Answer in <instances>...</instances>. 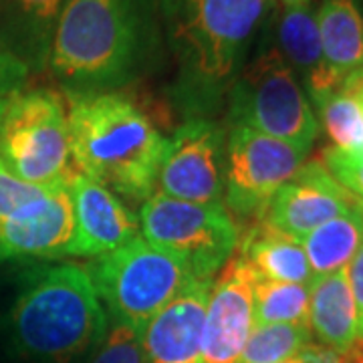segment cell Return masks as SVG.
Listing matches in <instances>:
<instances>
[{"mask_svg": "<svg viewBox=\"0 0 363 363\" xmlns=\"http://www.w3.org/2000/svg\"><path fill=\"white\" fill-rule=\"evenodd\" d=\"M269 9L271 0H160L176 65L169 97L188 119L208 117L226 101Z\"/></svg>", "mask_w": 363, "mask_h": 363, "instance_id": "cell-2", "label": "cell"}, {"mask_svg": "<svg viewBox=\"0 0 363 363\" xmlns=\"http://www.w3.org/2000/svg\"><path fill=\"white\" fill-rule=\"evenodd\" d=\"M30 71L14 55L0 47V99L23 91Z\"/></svg>", "mask_w": 363, "mask_h": 363, "instance_id": "cell-28", "label": "cell"}, {"mask_svg": "<svg viewBox=\"0 0 363 363\" xmlns=\"http://www.w3.org/2000/svg\"><path fill=\"white\" fill-rule=\"evenodd\" d=\"M164 47L160 0H65L47 69L65 95L109 93L152 73Z\"/></svg>", "mask_w": 363, "mask_h": 363, "instance_id": "cell-1", "label": "cell"}, {"mask_svg": "<svg viewBox=\"0 0 363 363\" xmlns=\"http://www.w3.org/2000/svg\"><path fill=\"white\" fill-rule=\"evenodd\" d=\"M309 323V285L259 279L255 285V325Z\"/></svg>", "mask_w": 363, "mask_h": 363, "instance_id": "cell-24", "label": "cell"}, {"mask_svg": "<svg viewBox=\"0 0 363 363\" xmlns=\"http://www.w3.org/2000/svg\"><path fill=\"white\" fill-rule=\"evenodd\" d=\"M343 85H345V87H351V89L355 91V95H357V101H359V107H362V117H363V75L351 79V81L343 83ZM343 85H341V87H343Z\"/></svg>", "mask_w": 363, "mask_h": 363, "instance_id": "cell-30", "label": "cell"}, {"mask_svg": "<svg viewBox=\"0 0 363 363\" xmlns=\"http://www.w3.org/2000/svg\"><path fill=\"white\" fill-rule=\"evenodd\" d=\"M257 281V272L236 250L210 289L200 363H240L255 327Z\"/></svg>", "mask_w": 363, "mask_h": 363, "instance_id": "cell-11", "label": "cell"}, {"mask_svg": "<svg viewBox=\"0 0 363 363\" xmlns=\"http://www.w3.org/2000/svg\"><path fill=\"white\" fill-rule=\"evenodd\" d=\"M65 0H0V47L30 73L49 67L52 35Z\"/></svg>", "mask_w": 363, "mask_h": 363, "instance_id": "cell-17", "label": "cell"}, {"mask_svg": "<svg viewBox=\"0 0 363 363\" xmlns=\"http://www.w3.org/2000/svg\"><path fill=\"white\" fill-rule=\"evenodd\" d=\"M236 250L257 272V277L264 281L311 285L315 279L307 255L297 238L274 230L262 220L252 222Z\"/></svg>", "mask_w": 363, "mask_h": 363, "instance_id": "cell-20", "label": "cell"}, {"mask_svg": "<svg viewBox=\"0 0 363 363\" xmlns=\"http://www.w3.org/2000/svg\"><path fill=\"white\" fill-rule=\"evenodd\" d=\"M315 14L325 63L339 85L363 75V14L357 0H321Z\"/></svg>", "mask_w": 363, "mask_h": 363, "instance_id": "cell-19", "label": "cell"}, {"mask_svg": "<svg viewBox=\"0 0 363 363\" xmlns=\"http://www.w3.org/2000/svg\"><path fill=\"white\" fill-rule=\"evenodd\" d=\"M69 192L75 212V234L67 257L95 259L138 236L140 220L104 184L77 169L69 182Z\"/></svg>", "mask_w": 363, "mask_h": 363, "instance_id": "cell-13", "label": "cell"}, {"mask_svg": "<svg viewBox=\"0 0 363 363\" xmlns=\"http://www.w3.org/2000/svg\"><path fill=\"white\" fill-rule=\"evenodd\" d=\"M281 363H303L298 357H293V359H289V362H281Z\"/></svg>", "mask_w": 363, "mask_h": 363, "instance_id": "cell-34", "label": "cell"}, {"mask_svg": "<svg viewBox=\"0 0 363 363\" xmlns=\"http://www.w3.org/2000/svg\"><path fill=\"white\" fill-rule=\"evenodd\" d=\"M226 125L250 130L311 152L319 121L297 75L277 47H262L228 91Z\"/></svg>", "mask_w": 363, "mask_h": 363, "instance_id": "cell-6", "label": "cell"}, {"mask_svg": "<svg viewBox=\"0 0 363 363\" xmlns=\"http://www.w3.org/2000/svg\"><path fill=\"white\" fill-rule=\"evenodd\" d=\"M309 327L319 343L337 351L357 345V311L347 267L315 277L309 285Z\"/></svg>", "mask_w": 363, "mask_h": 363, "instance_id": "cell-18", "label": "cell"}, {"mask_svg": "<svg viewBox=\"0 0 363 363\" xmlns=\"http://www.w3.org/2000/svg\"><path fill=\"white\" fill-rule=\"evenodd\" d=\"M353 202H355V206L359 208V210L363 212V200H362V198H355V196H353Z\"/></svg>", "mask_w": 363, "mask_h": 363, "instance_id": "cell-32", "label": "cell"}, {"mask_svg": "<svg viewBox=\"0 0 363 363\" xmlns=\"http://www.w3.org/2000/svg\"><path fill=\"white\" fill-rule=\"evenodd\" d=\"M85 363H145L143 329L109 317L101 343Z\"/></svg>", "mask_w": 363, "mask_h": 363, "instance_id": "cell-25", "label": "cell"}, {"mask_svg": "<svg viewBox=\"0 0 363 363\" xmlns=\"http://www.w3.org/2000/svg\"><path fill=\"white\" fill-rule=\"evenodd\" d=\"M226 128L210 117L186 119L166 138L156 192L176 200L218 204L224 196Z\"/></svg>", "mask_w": 363, "mask_h": 363, "instance_id": "cell-10", "label": "cell"}, {"mask_svg": "<svg viewBox=\"0 0 363 363\" xmlns=\"http://www.w3.org/2000/svg\"><path fill=\"white\" fill-rule=\"evenodd\" d=\"M214 279H194L143 329L145 363H200Z\"/></svg>", "mask_w": 363, "mask_h": 363, "instance_id": "cell-15", "label": "cell"}, {"mask_svg": "<svg viewBox=\"0 0 363 363\" xmlns=\"http://www.w3.org/2000/svg\"><path fill=\"white\" fill-rule=\"evenodd\" d=\"M351 208L353 194L329 174L321 160H313L305 162L297 174L274 192L260 220L301 240Z\"/></svg>", "mask_w": 363, "mask_h": 363, "instance_id": "cell-12", "label": "cell"}, {"mask_svg": "<svg viewBox=\"0 0 363 363\" xmlns=\"http://www.w3.org/2000/svg\"><path fill=\"white\" fill-rule=\"evenodd\" d=\"M317 121L323 125L333 147L363 150V117L357 95L351 87H339L317 97Z\"/></svg>", "mask_w": 363, "mask_h": 363, "instance_id": "cell-22", "label": "cell"}, {"mask_svg": "<svg viewBox=\"0 0 363 363\" xmlns=\"http://www.w3.org/2000/svg\"><path fill=\"white\" fill-rule=\"evenodd\" d=\"M321 162L329 174L355 198L363 200V150L325 147Z\"/></svg>", "mask_w": 363, "mask_h": 363, "instance_id": "cell-27", "label": "cell"}, {"mask_svg": "<svg viewBox=\"0 0 363 363\" xmlns=\"http://www.w3.org/2000/svg\"><path fill=\"white\" fill-rule=\"evenodd\" d=\"M298 242L315 277L345 269L363 245V212L353 202L350 212L325 222Z\"/></svg>", "mask_w": 363, "mask_h": 363, "instance_id": "cell-21", "label": "cell"}, {"mask_svg": "<svg viewBox=\"0 0 363 363\" xmlns=\"http://www.w3.org/2000/svg\"><path fill=\"white\" fill-rule=\"evenodd\" d=\"M75 212L69 186L0 224V260H52L69 255Z\"/></svg>", "mask_w": 363, "mask_h": 363, "instance_id": "cell-14", "label": "cell"}, {"mask_svg": "<svg viewBox=\"0 0 363 363\" xmlns=\"http://www.w3.org/2000/svg\"><path fill=\"white\" fill-rule=\"evenodd\" d=\"M281 6H295V4H313V0H279Z\"/></svg>", "mask_w": 363, "mask_h": 363, "instance_id": "cell-31", "label": "cell"}, {"mask_svg": "<svg viewBox=\"0 0 363 363\" xmlns=\"http://www.w3.org/2000/svg\"><path fill=\"white\" fill-rule=\"evenodd\" d=\"M9 99V97H6ZM6 99H0V116H2V109H4V104H6Z\"/></svg>", "mask_w": 363, "mask_h": 363, "instance_id": "cell-33", "label": "cell"}, {"mask_svg": "<svg viewBox=\"0 0 363 363\" xmlns=\"http://www.w3.org/2000/svg\"><path fill=\"white\" fill-rule=\"evenodd\" d=\"M107 323L109 315L83 267L37 269L25 274L0 317V357L4 363H85Z\"/></svg>", "mask_w": 363, "mask_h": 363, "instance_id": "cell-3", "label": "cell"}, {"mask_svg": "<svg viewBox=\"0 0 363 363\" xmlns=\"http://www.w3.org/2000/svg\"><path fill=\"white\" fill-rule=\"evenodd\" d=\"M277 49L311 101L341 87L325 63L313 4L283 6L277 25Z\"/></svg>", "mask_w": 363, "mask_h": 363, "instance_id": "cell-16", "label": "cell"}, {"mask_svg": "<svg viewBox=\"0 0 363 363\" xmlns=\"http://www.w3.org/2000/svg\"><path fill=\"white\" fill-rule=\"evenodd\" d=\"M73 166L130 202L156 192L166 138L121 91L67 95Z\"/></svg>", "mask_w": 363, "mask_h": 363, "instance_id": "cell-4", "label": "cell"}, {"mask_svg": "<svg viewBox=\"0 0 363 363\" xmlns=\"http://www.w3.org/2000/svg\"><path fill=\"white\" fill-rule=\"evenodd\" d=\"M57 188L59 186H39L21 180L0 160V224L25 212L26 208L47 200Z\"/></svg>", "mask_w": 363, "mask_h": 363, "instance_id": "cell-26", "label": "cell"}, {"mask_svg": "<svg viewBox=\"0 0 363 363\" xmlns=\"http://www.w3.org/2000/svg\"><path fill=\"white\" fill-rule=\"evenodd\" d=\"M111 319L145 329L169 301L194 281L188 264L135 236L85 267Z\"/></svg>", "mask_w": 363, "mask_h": 363, "instance_id": "cell-5", "label": "cell"}, {"mask_svg": "<svg viewBox=\"0 0 363 363\" xmlns=\"http://www.w3.org/2000/svg\"><path fill=\"white\" fill-rule=\"evenodd\" d=\"M309 323L255 325L240 363H281L297 357L301 350L311 343Z\"/></svg>", "mask_w": 363, "mask_h": 363, "instance_id": "cell-23", "label": "cell"}, {"mask_svg": "<svg viewBox=\"0 0 363 363\" xmlns=\"http://www.w3.org/2000/svg\"><path fill=\"white\" fill-rule=\"evenodd\" d=\"M0 160L16 178L67 186L77 174L71 157L67 101L52 89L18 91L0 116Z\"/></svg>", "mask_w": 363, "mask_h": 363, "instance_id": "cell-7", "label": "cell"}, {"mask_svg": "<svg viewBox=\"0 0 363 363\" xmlns=\"http://www.w3.org/2000/svg\"><path fill=\"white\" fill-rule=\"evenodd\" d=\"M347 279H350L351 295L355 301L357 311V345L363 343V245L347 264Z\"/></svg>", "mask_w": 363, "mask_h": 363, "instance_id": "cell-29", "label": "cell"}, {"mask_svg": "<svg viewBox=\"0 0 363 363\" xmlns=\"http://www.w3.org/2000/svg\"><path fill=\"white\" fill-rule=\"evenodd\" d=\"M224 128V208L236 224L257 222L274 192L307 162L309 152L245 125Z\"/></svg>", "mask_w": 363, "mask_h": 363, "instance_id": "cell-9", "label": "cell"}, {"mask_svg": "<svg viewBox=\"0 0 363 363\" xmlns=\"http://www.w3.org/2000/svg\"><path fill=\"white\" fill-rule=\"evenodd\" d=\"M142 236L182 259L194 279H212L240 242L238 224L222 202L198 204L154 192L140 210Z\"/></svg>", "mask_w": 363, "mask_h": 363, "instance_id": "cell-8", "label": "cell"}, {"mask_svg": "<svg viewBox=\"0 0 363 363\" xmlns=\"http://www.w3.org/2000/svg\"><path fill=\"white\" fill-rule=\"evenodd\" d=\"M277 2H279V0H271V4H272V6H274V4H277Z\"/></svg>", "mask_w": 363, "mask_h": 363, "instance_id": "cell-35", "label": "cell"}, {"mask_svg": "<svg viewBox=\"0 0 363 363\" xmlns=\"http://www.w3.org/2000/svg\"><path fill=\"white\" fill-rule=\"evenodd\" d=\"M359 350H362V351H363V343H359Z\"/></svg>", "mask_w": 363, "mask_h": 363, "instance_id": "cell-36", "label": "cell"}, {"mask_svg": "<svg viewBox=\"0 0 363 363\" xmlns=\"http://www.w3.org/2000/svg\"><path fill=\"white\" fill-rule=\"evenodd\" d=\"M359 363H363V359H362V362H359Z\"/></svg>", "mask_w": 363, "mask_h": 363, "instance_id": "cell-37", "label": "cell"}]
</instances>
